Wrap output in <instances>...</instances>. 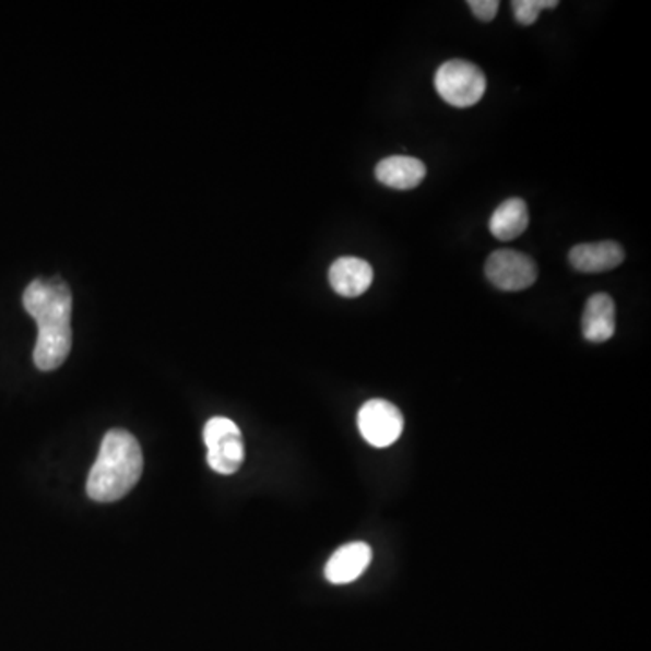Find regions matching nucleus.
Here are the masks:
<instances>
[{
  "mask_svg": "<svg viewBox=\"0 0 651 651\" xmlns=\"http://www.w3.org/2000/svg\"><path fill=\"white\" fill-rule=\"evenodd\" d=\"M27 313L37 321L38 335L33 360L40 371L60 368L73 344L71 313L73 295L62 279H37L22 297Z\"/></svg>",
  "mask_w": 651,
  "mask_h": 651,
  "instance_id": "f257e3e1",
  "label": "nucleus"
},
{
  "mask_svg": "<svg viewBox=\"0 0 651 651\" xmlns=\"http://www.w3.org/2000/svg\"><path fill=\"white\" fill-rule=\"evenodd\" d=\"M143 454L137 438L113 429L102 441L100 452L87 476V496L98 504L123 498L142 476Z\"/></svg>",
  "mask_w": 651,
  "mask_h": 651,
  "instance_id": "f03ea898",
  "label": "nucleus"
},
{
  "mask_svg": "<svg viewBox=\"0 0 651 651\" xmlns=\"http://www.w3.org/2000/svg\"><path fill=\"white\" fill-rule=\"evenodd\" d=\"M435 85L441 100L458 109H467L484 98L487 79L476 63L449 60L436 71Z\"/></svg>",
  "mask_w": 651,
  "mask_h": 651,
  "instance_id": "7ed1b4c3",
  "label": "nucleus"
},
{
  "mask_svg": "<svg viewBox=\"0 0 651 651\" xmlns=\"http://www.w3.org/2000/svg\"><path fill=\"white\" fill-rule=\"evenodd\" d=\"M206 446V462L216 473L234 474L239 471L245 460L241 429L236 422L225 416H216L206 422L203 429Z\"/></svg>",
  "mask_w": 651,
  "mask_h": 651,
  "instance_id": "20e7f679",
  "label": "nucleus"
},
{
  "mask_svg": "<svg viewBox=\"0 0 651 651\" xmlns=\"http://www.w3.org/2000/svg\"><path fill=\"white\" fill-rule=\"evenodd\" d=\"M357 424L364 440L379 449L393 446L404 431V416L399 407L382 399L368 400L358 411Z\"/></svg>",
  "mask_w": 651,
  "mask_h": 651,
  "instance_id": "39448f33",
  "label": "nucleus"
},
{
  "mask_svg": "<svg viewBox=\"0 0 651 651\" xmlns=\"http://www.w3.org/2000/svg\"><path fill=\"white\" fill-rule=\"evenodd\" d=\"M485 275L496 288L504 292H521L536 283L537 267L534 259L516 250H498L490 253L485 263Z\"/></svg>",
  "mask_w": 651,
  "mask_h": 651,
  "instance_id": "423d86ee",
  "label": "nucleus"
},
{
  "mask_svg": "<svg viewBox=\"0 0 651 651\" xmlns=\"http://www.w3.org/2000/svg\"><path fill=\"white\" fill-rule=\"evenodd\" d=\"M371 557H374V551L368 543H347L330 557V561L326 563V579L331 584L353 583L368 570Z\"/></svg>",
  "mask_w": 651,
  "mask_h": 651,
  "instance_id": "0eeeda50",
  "label": "nucleus"
},
{
  "mask_svg": "<svg viewBox=\"0 0 651 651\" xmlns=\"http://www.w3.org/2000/svg\"><path fill=\"white\" fill-rule=\"evenodd\" d=\"M328 279H330L331 288L335 289L336 294L353 299V297L368 292L369 286L374 283V269L364 259L346 256V258L336 259L335 263L331 264Z\"/></svg>",
  "mask_w": 651,
  "mask_h": 651,
  "instance_id": "6e6552de",
  "label": "nucleus"
},
{
  "mask_svg": "<svg viewBox=\"0 0 651 651\" xmlns=\"http://www.w3.org/2000/svg\"><path fill=\"white\" fill-rule=\"evenodd\" d=\"M568 259L581 273L609 272L625 261V250L615 241L583 242L570 250Z\"/></svg>",
  "mask_w": 651,
  "mask_h": 651,
  "instance_id": "1a4fd4ad",
  "label": "nucleus"
},
{
  "mask_svg": "<svg viewBox=\"0 0 651 651\" xmlns=\"http://www.w3.org/2000/svg\"><path fill=\"white\" fill-rule=\"evenodd\" d=\"M426 174V165L413 156H389L375 168L380 184L396 190L416 189Z\"/></svg>",
  "mask_w": 651,
  "mask_h": 651,
  "instance_id": "9d476101",
  "label": "nucleus"
},
{
  "mask_svg": "<svg viewBox=\"0 0 651 651\" xmlns=\"http://www.w3.org/2000/svg\"><path fill=\"white\" fill-rule=\"evenodd\" d=\"M583 335L595 344L609 341L615 335V303L608 294H595L587 300Z\"/></svg>",
  "mask_w": 651,
  "mask_h": 651,
  "instance_id": "9b49d317",
  "label": "nucleus"
},
{
  "mask_svg": "<svg viewBox=\"0 0 651 651\" xmlns=\"http://www.w3.org/2000/svg\"><path fill=\"white\" fill-rule=\"evenodd\" d=\"M529 221H531V216H529V206L525 201L521 198H510L494 211L490 221H488V228L499 241H512L526 230Z\"/></svg>",
  "mask_w": 651,
  "mask_h": 651,
  "instance_id": "f8f14e48",
  "label": "nucleus"
},
{
  "mask_svg": "<svg viewBox=\"0 0 651 651\" xmlns=\"http://www.w3.org/2000/svg\"><path fill=\"white\" fill-rule=\"evenodd\" d=\"M557 5V0H514L512 13L521 26H532L543 10H554Z\"/></svg>",
  "mask_w": 651,
  "mask_h": 651,
  "instance_id": "ddd939ff",
  "label": "nucleus"
},
{
  "mask_svg": "<svg viewBox=\"0 0 651 651\" xmlns=\"http://www.w3.org/2000/svg\"><path fill=\"white\" fill-rule=\"evenodd\" d=\"M469 8L480 21L490 22L498 13L499 2L498 0H469Z\"/></svg>",
  "mask_w": 651,
  "mask_h": 651,
  "instance_id": "4468645a",
  "label": "nucleus"
}]
</instances>
